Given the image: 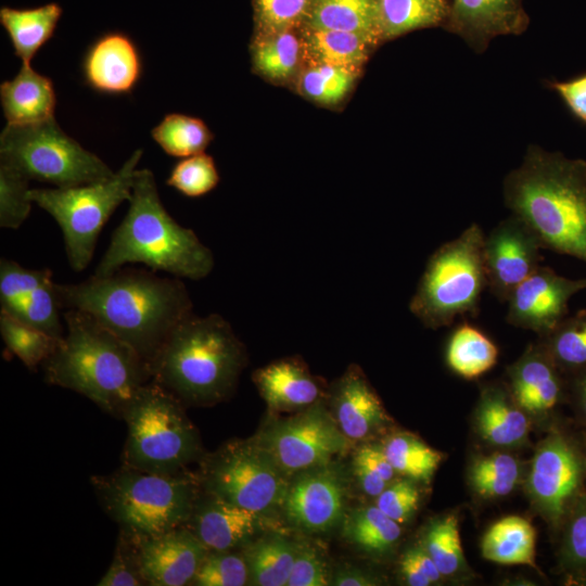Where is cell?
I'll return each mask as SVG.
<instances>
[{
  "label": "cell",
  "instance_id": "cell-21",
  "mask_svg": "<svg viewBox=\"0 0 586 586\" xmlns=\"http://www.w3.org/2000/svg\"><path fill=\"white\" fill-rule=\"evenodd\" d=\"M561 373L539 342L530 344L508 370L509 392L524 411L546 413L562 396Z\"/></svg>",
  "mask_w": 586,
  "mask_h": 586
},
{
  "label": "cell",
  "instance_id": "cell-9",
  "mask_svg": "<svg viewBox=\"0 0 586 586\" xmlns=\"http://www.w3.org/2000/svg\"><path fill=\"white\" fill-rule=\"evenodd\" d=\"M143 151L136 150L107 180L69 188L29 189L33 203L49 213L62 230L71 268L85 270L93 258L98 237L114 211L129 201Z\"/></svg>",
  "mask_w": 586,
  "mask_h": 586
},
{
  "label": "cell",
  "instance_id": "cell-23",
  "mask_svg": "<svg viewBox=\"0 0 586 586\" xmlns=\"http://www.w3.org/2000/svg\"><path fill=\"white\" fill-rule=\"evenodd\" d=\"M0 102L7 124L25 125L53 118L56 94L49 77L22 64L12 79L1 82Z\"/></svg>",
  "mask_w": 586,
  "mask_h": 586
},
{
  "label": "cell",
  "instance_id": "cell-47",
  "mask_svg": "<svg viewBox=\"0 0 586 586\" xmlns=\"http://www.w3.org/2000/svg\"><path fill=\"white\" fill-rule=\"evenodd\" d=\"M99 586H141L145 582L140 573L131 535L119 531L110 568L97 583Z\"/></svg>",
  "mask_w": 586,
  "mask_h": 586
},
{
  "label": "cell",
  "instance_id": "cell-57",
  "mask_svg": "<svg viewBox=\"0 0 586 586\" xmlns=\"http://www.w3.org/2000/svg\"><path fill=\"white\" fill-rule=\"evenodd\" d=\"M573 375V392L581 410L586 416V369Z\"/></svg>",
  "mask_w": 586,
  "mask_h": 586
},
{
  "label": "cell",
  "instance_id": "cell-50",
  "mask_svg": "<svg viewBox=\"0 0 586 586\" xmlns=\"http://www.w3.org/2000/svg\"><path fill=\"white\" fill-rule=\"evenodd\" d=\"M332 574L322 556L310 546L297 545L292 571L286 586L331 585Z\"/></svg>",
  "mask_w": 586,
  "mask_h": 586
},
{
  "label": "cell",
  "instance_id": "cell-17",
  "mask_svg": "<svg viewBox=\"0 0 586 586\" xmlns=\"http://www.w3.org/2000/svg\"><path fill=\"white\" fill-rule=\"evenodd\" d=\"M131 537L140 573L150 586L191 585L208 551L186 526L160 535Z\"/></svg>",
  "mask_w": 586,
  "mask_h": 586
},
{
  "label": "cell",
  "instance_id": "cell-42",
  "mask_svg": "<svg viewBox=\"0 0 586 586\" xmlns=\"http://www.w3.org/2000/svg\"><path fill=\"white\" fill-rule=\"evenodd\" d=\"M191 585H250L249 566L242 549L208 550L203 558Z\"/></svg>",
  "mask_w": 586,
  "mask_h": 586
},
{
  "label": "cell",
  "instance_id": "cell-36",
  "mask_svg": "<svg viewBox=\"0 0 586 586\" xmlns=\"http://www.w3.org/2000/svg\"><path fill=\"white\" fill-rule=\"evenodd\" d=\"M382 448L397 473L416 481L429 482L442 461L437 450L408 433H395Z\"/></svg>",
  "mask_w": 586,
  "mask_h": 586
},
{
  "label": "cell",
  "instance_id": "cell-8",
  "mask_svg": "<svg viewBox=\"0 0 586 586\" xmlns=\"http://www.w3.org/2000/svg\"><path fill=\"white\" fill-rule=\"evenodd\" d=\"M484 238L480 225L472 224L430 256L409 303V310L424 327L438 329L459 317L476 316L487 288Z\"/></svg>",
  "mask_w": 586,
  "mask_h": 586
},
{
  "label": "cell",
  "instance_id": "cell-18",
  "mask_svg": "<svg viewBox=\"0 0 586 586\" xmlns=\"http://www.w3.org/2000/svg\"><path fill=\"white\" fill-rule=\"evenodd\" d=\"M81 71L85 84L95 92L122 95L131 93L137 87L143 63L130 36L112 30L99 36L88 47Z\"/></svg>",
  "mask_w": 586,
  "mask_h": 586
},
{
  "label": "cell",
  "instance_id": "cell-56",
  "mask_svg": "<svg viewBox=\"0 0 586 586\" xmlns=\"http://www.w3.org/2000/svg\"><path fill=\"white\" fill-rule=\"evenodd\" d=\"M379 581L369 572L356 566H343L332 574L331 585L335 586H374Z\"/></svg>",
  "mask_w": 586,
  "mask_h": 586
},
{
  "label": "cell",
  "instance_id": "cell-35",
  "mask_svg": "<svg viewBox=\"0 0 586 586\" xmlns=\"http://www.w3.org/2000/svg\"><path fill=\"white\" fill-rule=\"evenodd\" d=\"M0 333L7 348L33 371L44 364L62 340L2 311Z\"/></svg>",
  "mask_w": 586,
  "mask_h": 586
},
{
  "label": "cell",
  "instance_id": "cell-7",
  "mask_svg": "<svg viewBox=\"0 0 586 586\" xmlns=\"http://www.w3.org/2000/svg\"><path fill=\"white\" fill-rule=\"evenodd\" d=\"M123 420L127 425L124 466L175 474L204 457L198 429L188 418L184 404L153 380L137 392Z\"/></svg>",
  "mask_w": 586,
  "mask_h": 586
},
{
  "label": "cell",
  "instance_id": "cell-46",
  "mask_svg": "<svg viewBox=\"0 0 586 586\" xmlns=\"http://www.w3.org/2000/svg\"><path fill=\"white\" fill-rule=\"evenodd\" d=\"M356 68L328 64H317L308 68L302 76V91L309 98L324 103H336L349 90Z\"/></svg>",
  "mask_w": 586,
  "mask_h": 586
},
{
  "label": "cell",
  "instance_id": "cell-2",
  "mask_svg": "<svg viewBox=\"0 0 586 586\" xmlns=\"http://www.w3.org/2000/svg\"><path fill=\"white\" fill-rule=\"evenodd\" d=\"M66 332L42 365L47 383L77 392L123 419L137 392L152 380L149 362L89 314L66 309Z\"/></svg>",
  "mask_w": 586,
  "mask_h": 586
},
{
  "label": "cell",
  "instance_id": "cell-33",
  "mask_svg": "<svg viewBox=\"0 0 586 586\" xmlns=\"http://www.w3.org/2000/svg\"><path fill=\"white\" fill-rule=\"evenodd\" d=\"M539 343L562 372L572 374L586 369V309L568 315Z\"/></svg>",
  "mask_w": 586,
  "mask_h": 586
},
{
  "label": "cell",
  "instance_id": "cell-20",
  "mask_svg": "<svg viewBox=\"0 0 586 586\" xmlns=\"http://www.w3.org/2000/svg\"><path fill=\"white\" fill-rule=\"evenodd\" d=\"M330 391L332 415L349 441L367 440L385 426L384 407L357 366H351Z\"/></svg>",
  "mask_w": 586,
  "mask_h": 586
},
{
  "label": "cell",
  "instance_id": "cell-28",
  "mask_svg": "<svg viewBox=\"0 0 586 586\" xmlns=\"http://www.w3.org/2000/svg\"><path fill=\"white\" fill-rule=\"evenodd\" d=\"M296 550L297 544L277 534L252 540L242 549L250 585L286 586Z\"/></svg>",
  "mask_w": 586,
  "mask_h": 586
},
{
  "label": "cell",
  "instance_id": "cell-41",
  "mask_svg": "<svg viewBox=\"0 0 586 586\" xmlns=\"http://www.w3.org/2000/svg\"><path fill=\"white\" fill-rule=\"evenodd\" d=\"M423 548L443 576L454 575L464 565L458 519L448 514L434 521L424 535Z\"/></svg>",
  "mask_w": 586,
  "mask_h": 586
},
{
  "label": "cell",
  "instance_id": "cell-13",
  "mask_svg": "<svg viewBox=\"0 0 586 586\" xmlns=\"http://www.w3.org/2000/svg\"><path fill=\"white\" fill-rule=\"evenodd\" d=\"M343 468L327 462L290 477L283 501L286 520L309 534L327 533L344 517L348 482Z\"/></svg>",
  "mask_w": 586,
  "mask_h": 586
},
{
  "label": "cell",
  "instance_id": "cell-12",
  "mask_svg": "<svg viewBox=\"0 0 586 586\" xmlns=\"http://www.w3.org/2000/svg\"><path fill=\"white\" fill-rule=\"evenodd\" d=\"M255 440L289 477L332 461L351 442L321 399L293 417L264 426Z\"/></svg>",
  "mask_w": 586,
  "mask_h": 586
},
{
  "label": "cell",
  "instance_id": "cell-51",
  "mask_svg": "<svg viewBox=\"0 0 586 586\" xmlns=\"http://www.w3.org/2000/svg\"><path fill=\"white\" fill-rule=\"evenodd\" d=\"M400 572L410 586H429L443 576L423 547L408 549L400 559Z\"/></svg>",
  "mask_w": 586,
  "mask_h": 586
},
{
  "label": "cell",
  "instance_id": "cell-45",
  "mask_svg": "<svg viewBox=\"0 0 586 586\" xmlns=\"http://www.w3.org/2000/svg\"><path fill=\"white\" fill-rule=\"evenodd\" d=\"M29 180L15 169L0 164V227L18 229L30 214Z\"/></svg>",
  "mask_w": 586,
  "mask_h": 586
},
{
  "label": "cell",
  "instance_id": "cell-39",
  "mask_svg": "<svg viewBox=\"0 0 586 586\" xmlns=\"http://www.w3.org/2000/svg\"><path fill=\"white\" fill-rule=\"evenodd\" d=\"M521 469L517 459L507 454H493L477 458L470 469V482L484 498L506 496L520 480Z\"/></svg>",
  "mask_w": 586,
  "mask_h": 586
},
{
  "label": "cell",
  "instance_id": "cell-5",
  "mask_svg": "<svg viewBox=\"0 0 586 586\" xmlns=\"http://www.w3.org/2000/svg\"><path fill=\"white\" fill-rule=\"evenodd\" d=\"M244 344L218 314L190 315L149 362L151 378L184 406H212L235 390L246 365Z\"/></svg>",
  "mask_w": 586,
  "mask_h": 586
},
{
  "label": "cell",
  "instance_id": "cell-49",
  "mask_svg": "<svg viewBox=\"0 0 586 586\" xmlns=\"http://www.w3.org/2000/svg\"><path fill=\"white\" fill-rule=\"evenodd\" d=\"M420 494L410 480L388 484L377 497L375 506L394 521H408L418 508Z\"/></svg>",
  "mask_w": 586,
  "mask_h": 586
},
{
  "label": "cell",
  "instance_id": "cell-10",
  "mask_svg": "<svg viewBox=\"0 0 586 586\" xmlns=\"http://www.w3.org/2000/svg\"><path fill=\"white\" fill-rule=\"evenodd\" d=\"M0 164L28 180L56 188L104 181L116 173L64 132L54 117L25 125L7 124L0 135Z\"/></svg>",
  "mask_w": 586,
  "mask_h": 586
},
{
  "label": "cell",
  "instance_id": "cell-29",
  "mask_svg": "<svg viewBox=\"0 0 586 586\" xmlns=\"http://www.w3.org/2000/svg\"><path fill=\"white\" fill-rule=\"evenodd\" d=\"M445 356L451 371L473 380L496 365L498 348L480 328L462 322L451 332Z\"/></svg>",
  "mask_w": 586,
  "mask_h": 586
},
{
  "label": "cell",
  "instance_id": "cell-14",
  "mask_svg": "<svg viewBox=\"0 0 586 586\" xmlns=\"http://www.w3.org/2000/svg\"><path fill=\"white\" fill-rule=\"evenodd\" d=\"M542 250L535 234L512 214L485 234L487 288L500 303H507L513 290L540 266Z\"/></svg>",
  "mask_w": 586,
  "mask_h": 586
},
{
  "label": "cell",
  "instance_id": "cell-6",
  "mask_svg": "<svg viewBox=\"0 0 586 586\" xmlns=\"http://www.w3.org/2000/svg\"><path fill=\"white\" fill-rule=\"evenodd\" d=\"M90 481L105 513L136 537L184 526L201 492L198 475L187 471L165 474L124 464Z\"/></svg>",
  "mask_w": 586,
  "mask_h": 586
},
{
  "label": "cell",
  "instance_id": "cell-52",
  "mask_svg": "<svg viewBox=\"0 0 586 586\" xmlns=\"http://www.w3.org/2000/svg\"><path fill=\"white\" fill-rule=\"evenodd\" d=\"M563 559L573 569L586 570V500L577 506L569 522Z\"/></svg>",
  "mask_w": 586,
  "mask_h": 586
},
{
  "label": "cell",
  "instance_id": "cell-27",
  "mask_svg": "<svg viewBox=\"0 0 586 586\" xmlns=\"http://www.w3.org/2000/svg\"><path fill=\"white\" fill-rule=\"evenodd\" d=\"M535 537L532 524L510 515L494 523L482 539V555L500 564L535 566Z\"/></svg>",
  "mask_w": 586,
  "mask_h": 586
},
{
  "label": "cell",
  "instance_id": "cell-16",
  "mask_svg": "<svg viewBox=\"0 0 586 586\" xmlns=\"http://www.w3.org/2000/svg\"><path fill=\"white\" fill-rule=\"evenodd\" d=\"M582 464L574 447L553 433L538 447L532 461L528 491L542 512L558 523L576 497Z\"/></svg>",
  "mask_w": 586,
  "mask_h": 586
},
{
  "label": "cell",
  "instance_id": "cell-53",
  "mask_svg": "<svg viewBox=\"0 0 586 586\" xmlns=\"http://www.w3.org/2000/svg\"><path fill=\"white\" fill-rule=\"evenodd\" d=\"M552 88L572 114L586 124V73L570 80L552 82Z\"/></svg>",
  "mask_w": 586,
  "mask_h": 586
},
{
  "label": "cell",
  "instance_id": "cell-31",
  "mask_svg": "<svg viewBox=\"0 0 586 586\" xmlns=\"http://www.w3.org/2000/svg\"><path fill=\"white\" fill-rule=\"evenodd\" d=\"M402 534L398 522L377 506L357 508L344 521V535L355 546L373 555L388 552Z\"/></svg>",
  "mask_w": 586,
  "mask_h": 586
},
{
  "label": "cell",
  "instance_id": "cell-19",
  "mask_svg": "<svg viewBox=\"0 0 586 586\" xmlns=\"http://www.w3.org/2000/svg\"><path fill=\"white\" fill-rule=\"evenodd\" d=\"M265 515L201 488L184 524L207 550L243 549L264 528Z\"/></svg>",
  "mask_w": 586,
  "mask_h": 586
},
{
  "label": "cell",
  "instance_id": "cell-15",
  "mask_svg": "<svg viewBox=\"0 0 586 586\" xmlns=\"http://www.w3.org/2000/svg\"><path fill=\"white\" fill-rule=\"evenodd\" d=\"M585 289L586 278H566L540 265L511 293L506 321L544 336L569 315L570 300Z\"/></svg>",
  "mask_w": 586,
  "mask_h": 586
},
{
  "label": "cell",
  "instance_id": "cell-25",
  "mask_svg": "<svg viewBox=\"0 0 586 586\" xmlns=\"http://www.w3.org/2000/svg\"><path fill=\"white\" fill-rule=\"evenodd\" d=\"M476 422L480 434L497 446L519 445L526 437L530 428L524 410L510 392L494 385L482 390Z\"/></svg>",
  "mask_w": 586,
  "mask_h": 586
},
{
  "label": "cell",
  "instance_id": "cell-44",
  "mask_svg": "<svg viewBox=\"0 0 586 586\" xmlns=\"http://www.w3.org/2000/svg\"><path fill=\"white\" fill-rule=\"evenodd\" d=\"M62 305L52 278L37 286L25 300L18 320L50 335L63 337Z\"/></svg>",
  "mask_w": 586,
  "mask_h": 586
},
{
  "label": "cell",
  "instance_id": "cell-3",
  "mask_svg": "<svg viewBox=\"0 0 586 586\" xmlns=\"http://www.w3.org/2000/svg\"><path fill=\"white\" fill-rule=\"evenodd\" d=\"M511 214L535 234L544 250L586 264V162L559 153L530 151L506 178Z\"/></svg>",
  "mask_w": 586,
  "mask_h": 586
},
{
  "label": "cell",
  "instance_id": "cell-11",
  "mask_svg": "<svg viewBox=\"0 0 586 586\" xmlns=\"http://www.w3.org/2000/svg\"><path fill=\"white\" fill-rule=\"evenodd\" d=\"M201 488L244 509L282 508L290 477L255 440H234L201 459Z\"/></svg>",
  "mask_w": 586,
  "mask_h": 586
},
{
  "label": "cell",
  "instance_id": "cell-26",
  "mask_svg": "<svg viewBox=\"0 0 586 586\" xmlns=\"http://www.w3.org/2000/svg\"><path fill=\"white\" fill-rule=\"evenodd\" d=\"M308 28L349 31L378 40L381 35L377 0H313Z\"/></svg>",
  "mask_w": 586,
  "mask_h": 586
},
{
  "label": "cell",
  "instance_id": "cell-30",
  "mask_svg": "<svg viewBox=\"0 0 586 586\" xmlns=\"http://www.w3.org/2000/svg\"><path fill=\"white\" fill-rule=\"evenodd\" d=\"M375 40L355 33L308 28L305 46L317 64L356 68Z\"/></svg>",
  "mask_w": 586,
  "mask_h": 586
},
{
  "label": "cell",
  "instance_id": "cell-48",
  "mask_svg": "<svg viewBox=\"0 0 586 586\" xmlns=\"http://www.w3.org/2000/svg\"><path fill=\"white\" fill-rule=\"evenodd\" d=\"M313 0H256L259 23L269 33L286 30L307 16Z\"/></svg>",
  "mask_w": 586,
  "mask_h": 586
},
{
  "label": "cell",
  "instance_id": "cell-55",
  "mask_svg": "<svg viewBox=\"0 0 586 586\" xmlns=\"http://www.w3.org/2000/svg\"><path fill=\"white\" fill-rule=\"evenodd\" d=\"M353 470L360 488L371 497H378L390 484L362 462L354 459Z\"/></svg>",
  "mask_w": 586,
  "mask_h": 586
},
{
  "label": "cell",
  "instance_id": "cell-38",
  "mask_svg": "<svg viewBox=\"0 0 586 586\" xmlns=\"http://www.w3.org/2000/svg\"><path fill=\"white\" fill-rule=\"evenodd\" d=\"M300 50L301 43L290 29L270 33L255 43L254 65L269 78L285 79L297 66Z\"/></svg>",
  "mask_w": 586,
  "mask_h": 586
},
{
  "label": "cell",
  "instance_id": "cell-43",
  "mask_svg": "<svg viewBox=\"0 0 586 586\" xmlns=\"http://www.w3.org/2000/svg\"><path fill=\"white\" fill-rule=\"evenodd\" d=\"M219 182L213 157L199 153L176 163L166 184L189 198H198L212 191Z\"/></svg>",
  "mask_w": 586,
  "mask_h": 586
},
{
  "label": "cell",
  "instance_id": "cell-4",
  "mask_svg": "<svg viewBox=\"0 0 586 586\" xmlns=\"http://www.w3.org/2000/svg\"><path fill=\"white\" fill-rule=\"evenodd\" d=\"M128 203L94 276L110 275L127 264H143L180 279L200 280L211 273L213 252L169 215L150 169L136 170Z\"/></svg>",
  "mask_w": 586,
  "mask_h": 586
},
{
  "label": "cell",
  "instance_id": "cell-54",
  "mask_svg": "<svg viewBox=\"0 0 586 586\" xmlns=\"http://www.w3.org/2000/svg\"><path fill=\"white\" fill-rule=\"evenodd\" d=\"M354 459L366 464L387 483L393 480L396 472L388 461L382 446L364 445L357 449Z\"/></svg>",
  "mask_w": 586,
  "mask_h": 586
},
{
  "label": "cell",
  "instance_id": "cell-40",
  "mask_svg": "<svg viewBox=\"0 0 586 586\" xmlns=\"http://www.w3.org/2000/svg\"><path fill=\"white\" fill-rule=\"evenodd\" d=\"M52 278L50 269H29L18 263L0 260L1 311L18 318L26 297L41 283Z\"/></svg>",
  "mask_w": 586,
  "mask_h": 586
},
{
  "label": "cell",
  "instance_id": "cell-37",
  "mask_svg": "<svg viewBox=\"0 0 586 586\" xmlns=\"http://www.w3.org/2000/svg\"><path fill=\"white\" fill-rule=\"evenodd\" d=\"M454 12L468 30L495 34L513 28L518 0H454Z\"/></svg>",
  "mask_w": 586,
  "mask_h": 586
},
{
  "label": "cell",
  "instance_id": "cell-1",
  "mask_svg": "<svg viewBox=\"0 0 586 586\" xmlns=\"http://www.w3.org/2000/svg\"><path fill=\"white\" fill-rule=\"evenodd\" d=\"M55 286L63 309L89 314L148 362L174 328L193 314L183 281L151 269L122 267L106 276Z\"/></svg>",
  "mask_w": 586,
  "mask_h": 586
},
{
  "label": "cell",
  "instance_id": "cell-22",
  "mask_svg": "<svg viewBox=\"0 0 586 586\" xmlns=\"http://www.w3.org/2000/svg\"><path fill=\"white\" fill-rule=\"evenodd\" d=\"M267 405L277 411L302 410L321 399L320 380L297 358L276 360L253 374Z\"/></svg>",
  "mask_w": 586,
  "mask_h": 586
},
{
  "label": "cell",
  "instance_id": "cell-34",
  "mask_svg": "<svg viewBox=\"0 0 586 586\" xmlns=\"http://www.w3.org/2000/svg\"><path fill=\"white\" fill-rule=\"evenodd\" d=\"M151 137L166 154L188 157L203 153L213 135L202 119L170 113L151 130Z\"/></svg>",
  "mask_w": 586,
  "mask_h": 586
},
{
  "label": "cell",
  "instance_id": "cell-24",
  "mask_svg": "<svg viewBox=\"0 0 586 586\" xmlns=\"http://www.w3.org/2000/svg\"><path fill=\"white\" fill-rule=\"evenodd\" d=\"M62 13L63 9L56 2L36 8H0V24L22 64H30L36 53L52 38Z\"/></svg>",
  "mask_w": 586,
  "mask_h": 586
},
{
  "label": "cell",
  "instance_id": "cell-32",
  "mask_svg": "<svg viewBox=\"0 0 586 586\" xmlns=\"http://www.w3.org/2000/svg\"><path fill=\"white\" fill-rule=\"evenodd\" d=\"M384 38L435 25L447 12L445 0H377Z\"/></svg>",
  "mask_w": 586,
  "mask_h": 586
}]
</instances>
